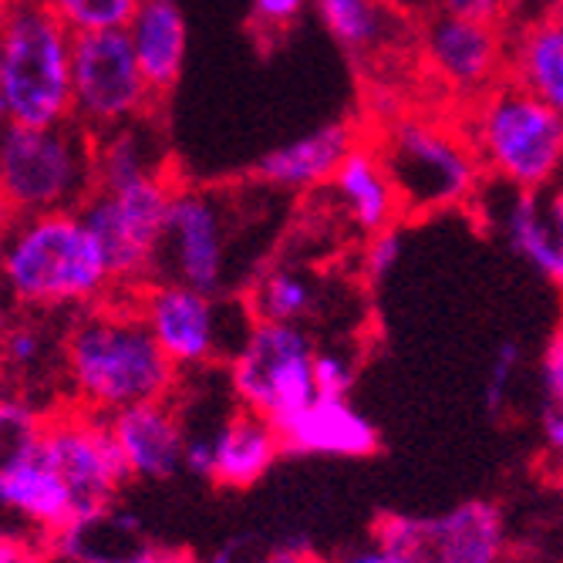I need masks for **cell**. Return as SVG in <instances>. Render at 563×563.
<instances>
[{
	"label": "cell",
	"instance_id": "6",
	"mask_svg": "<svg viewBox=\"0 0 563 563\" xmlns=\"http://www.w3.org/2000/svg\"><path fill=\"white\" fill-rule=\"evenodd\" d=\"M398 186L405 213H435L470 202L486 169L463 132L426 115H395L375 142Z\"/></svg>",
	"mask_w": 563,
	"mask_h": 563
},
{
	"label": "cell",
	"instance_id": "13",
	"mask_svg": "<svg viewBox=\"0 0 563 563\" xmlns=\"http://www.w3.org/2000/svg\"><path fill=\"white\" fill-rule=\"evenodd\" d=\"M375 537L416 563H506L509 556L506 520L486 499L459 503L439 517L388 514L375 523Z\"/></svg>",
	"mask_w": 563,
	"mask_h": 563
},
{
	"label": "cell",
	"instance_id": "43",
	"mask_svg": "<svg viewBox=\"0 0 563 563\" xmlns=\"http://www.w3.org/2000/svg\"><path fill=\"white\" fill-rule=\"evenodd\" d=\"M14 4H21V0H0V11H8V8H14Z\"/></svg>",
	"mask_w": 563,
	"mask_h": 563
},
{
	"label": "cell",
	"instance_id": "29",
	"mask_svg": "<svg viewBox=\"0 0 563 563\" xmlns=\"http://www.w3.org/2000/svg\"><path fill=\"white\" fill-rule=\"evenodd\" d=\"M75 34L129 27L139 0H44Z\"/></svg>",
	"mask_w": 563,
	"mask_h": 563
},
{
	"label": "cell",
	"instance_id": "10",
	"mask_svg": "<svg viewBox=\"0 0 563 563\" xmlns=\"http://www.w3.org/2000/svg\"><path fill=\"white\" fill-rule=\"evenodd\" d=\"M159 95L152 91L125 27L75 34L71 55V119L91 135L156 115Z\"/></svg>",
	"mask_w": 563,
	"mask_h": 563
},
{
	"label": "cell",
	"instance_id": "27",
	"mask_svg": "<svg viewBox=\"0 0 563 563\" xmlns=\"http://www.w3.org/2000/svg\"><path fill=\"white\" fill-rule=\"evenodd\" d=\"M62 334L51 331L47 314L24 311V318L0 328V372L11 375L14 382H34L58 368L65 375L62 362Z\"/></svg>",
	"mask_w": 563,
	"mask_h": 563
},
{
	"label": "cell",
	"instance_id": "35",
	"mask_svg": "<svg viewBox=\"0 0 563 563\" xmlns=\"http://www.w3.org/2000/svg\"><path fill=\"white\" fill-rule=\"evenodd\" d=\"M307 0H250L253 21L264 31H287L294 21H300Z\"/></svg>",
	"mask_w": 563,
	"mask_h": 563
},
{
	"label": "cell",
	"instance_id": "24",
	"mask_svg": "<svg viewBox=\"0 0 563 563\" xmlns=\"http://www.w3.org/2000/svg\"><path fill=\"white\" fill-rule=\"evenodd\" d=\"M148 547L135 517L115 514V506L71 520L58 537L55 550L71 563H132Z\"/></svg>",
	"mask_w": 563,
	"mask_h": 563
},
{
	"label": "cell",
	"instance_id": "33",
	"mask_svg": "<svg viewBox=\"0 0 563 563\" xmlns=\"http://www.w3.org/2000/svg\"><path fill=\"white\" fill-rule=\"evenodd\" d=\"M398 264H401V240H398L395 230H385V233L368 236L365 253H362V274L372 284H382Z\"/></svg>",
	"mask_w": 563,
	"mask_h": 563
},
{
	"label": "cell",
	"instance_id": "8",
	"mask_svg": "<svg viewBox=\"0 0 563 563\" xmlns=\"http://www.w3.org/2000/svg\"><path fill=\"white\" fill-rule=\"evenodd\" d=\"M176 186L179 183L169 169H163L122 186H95L78 207L98 243L106 246L122 297L139 290L159 271V246Z\"/></svg>",
	"mask_w": 563,
	"mask_h": 563
},
{
	"label": "cell",
	"instance_id": "41",
	"mask_svg": "<svg viewBox=\"0 0 563 563\" xmlns=\"http://www.w3.org/2000/svg\"><path fill=\"white\" fill-rule=\"evenodd\" d=\"M391 4H398L401 11H416V14H422V11L432 8V0H391Z\"/></svg>",
	"mask_w": 563,
	"mask_h": 563
},
{
	"label": "cell",
	"instance_id": "48",
	"mask_svg": "<svg viewBox=\"0 0 563 563\" xmlns=\"http://www.w3.org/2000/svg\"><path fill=\"white\" fill-rule=\"evenodd\" d=\"M0 294H4V290H0Z\"/></svg>",
	"mask_w": 563,
	"mask_h": 563
},
{
	"label": "cell",
	"instance_id": "37",
	"mask_svg": "<svg viewBox=\"0 0 563 563\" xmlns=\"http://www.w3.org/2000/svg\"><path fill=\"white\" fill-rule=\"evenodd\" d=\"M334 563H416V560L408 556L405 550H398V547H391V543H385V540L375 537L365 547H354V550L341 553Z\"/></svg>",
	"mask_w": 563,
	"mask_h": 563
},
{
	"label": "cell",
	"instance_id": "19",
	"mask_svg": "<svg viewBox=\"0 0 563 563\" xmlns=\"http://www.w3.org/2000/svg\"><path fill=\"white\" fill-rule=\"evenodd\" d=\"M284 449L300 455L365 459L378 452V429L357 412L347 395H318L311 405L280 426Z\"/></svg>",
	"mask_w": 563,
	"mask_h": 563
},
{
	"label": "cell",
	"instance_id": "38",
	"mask_svg": "<svg viewBox=\"0 0 563 563\" xmlns=\"http://www.w3.org/2000/svg\"><path fill=\"white\" fill-rule=\"evenodd\" d=\"M540 435H543V449L560 459L563 455V401H547L543 416H540Z\"/></svg>",
	"mask_w": 563,
	"mask_h": 563
},
{
	"label": "cell",
	"instance_id": "20",
	"mask_svg": "<svg viewBox=\"0 0 563 563\" xmlns=\"http://www.w3.org/2000/svg\"><path fill=\"white\" fill-rule=\"evenodd\" d=\"M499 227L509 250L563 290V210L556 189H509Z\"/></svg>",
	"mask_w": 563,
	"mask_h": 563
},
{
	"label": "cell",
	"instance_id": "36",
	"mask_svg": "<svg viewBox=\"0 0 563 563\" xmlns=\"http://www.w3.org/2000/svg\"><path fill=\"white\" fill-rule=\"evenodd\" d=\"M540 375H543V395H547V401H563V324H560V331L550 338V344L543 351Z\"/></svg>",
	"mask_w": 563,
	"mask_h": 563
},
{
	"label": "cell",
	"instance_id": "18",
	"mask_svg": "<svg viewBox=\"0 0 563 563\" xmlns=\"http://www.w3.org/2000/svg\"><path fill=\"white\" fill-rule=\"evenodd\" d=\"M354 145L357 132L351 122H324L261 156L257 166H253V179L280 192H307L328 186Z\"/></svg>",
	"mask_w": 563,
	"mask_h": 563
},
{
	"label": "cell",
	"instance_id": "11",
	"mask_svg": "<svg viewBox=\"0 0 563 563\" xmlns=\"http://www.w3.org/2000/svg\"><path fill=\"white\" fill-rule=\"evenodd\" d=\"M233 207L223 192L176 186L156 277H169L207 294L230 290Z\"/></svg>",
	"mask_w": 563,
	"mask_h": 563
},
{
	"label": "cell",
	"instance_id": "16",
	"mask_svg": "<svg viewBox=\"0 0 563 563\" xmlns=\"http://www.w3.org/2000/svg\"><path fill=\"white\" fill-rule=\"evenodd\" d=\"M119 452L135 479H173L186 459V419L173 398L139 401L109 416Z\"/></svg>",
	"mask_w": 563,
	"mask_h": 563
},
{
	"label": "cell",
	"instance_id": "22",
	"mask_svg": "<svg viewBox=\"0 0 563 563\" xmlns=\"http://www.w3.org/2000/svg\"><path fill=\"white\" fill-rule=\"evenodd\" d=\"M506 75L563 115V8L553 0L509 31Z\"/></svg>",
	"mask_w": 563,
	"mask_h": 563
},
{
	"label": "cell",
	"instance_id": "12",
	"mask_svg": "<svg viewBox=\"0 0 563 563\" xmlns=\"http://www.w3.org/2000/svg\"><path fill=\"white\" fill-rule=\"evenodd\" d=\"M37 445L65 476L75 496L78 517L115 506L122 486L132 479L125 459L119 452V442L112 435L109 416L88 412L81 405L47 416Z\"/></svg>",
	"mask_w": 563,
	"mask_h": 563
},
{
	"label": "cell",
	"instance_id": "7",
	"mask_svg": "<svg viewBox=\"0 0 563 563\" xmlns=\"http://www.w3.org/2000/svg\"><path fill=\"white\" fill-rule=\"evenodd\" d=\"M129 300L179 372H202L217 362H230L257 321L246 297L207 294L169 277L145 280Z\"/></svg>",
	"mask_w": 563,
	"mask_h": 563
},
{
	"label": "cell",
	"instance_id": "30",
	"mask_svg": "<svg viewBox=\"0 0 563 563\" xmlns=\"http://www.w3.org/2000/svg\"><path fill=\"white\" fill-rule=\"evenodd\" d=\"M199 563H314V560L300 543L271 540L264 533H243V537L220 543L207 560H199Z\"/></svg>",
	"mask_w": 563,
	"mask_h": 563
},
{
	"label": "cell",
	"instance_id": "44",
	"mask_svg": "<svg viewBox=\"0 0 563 563\" xmlns=\"http://www.w3.org/2000/svg\"><path fill=\"white\" fill-rule=\"evenodd\" d=\"M556 199H560V210H563V179H560V186H556Z\"/></svg>",
	"mask_w": 563,
	"mask_h": 563
},
{
	"label": "cell",
	"instance_id": "9",
	"mask_svg": "<svg viewBox=\"0 0 563 563\" xmlns=\"http://www.w3.org/2000/svg\"><path fill=\"white\" fill-rule=\"evenodd\" d=\"M318 344L303 324L253 321L246 341L227 362V382L236 405L287 426L321 391L314 382Z\"/></svg>",
	"mask_w": 563,
	"mask_h": 563
},
{
	"label": "cell",
	"instance_id": "39",
	"mask_svg": "<svg viewBox=\"0 0 563 563\" xmlns=\"http://www.w3.org/2000/svg\"><path fill=\"white\" fill-rule=\"evenodd\" d=\"M132 563H199V560H192L183 550H169V547H145Z\"/></svg>",
	"mask_w": 563,
	"mask_h": 563
},
{
	"label": "cell",
	"instance_id": "21",
	"mask_svg": "<svg viewBox=\"0 0 563 563\" xmlns=\"http://www.w3.org/2000/svg\"><path fill=\"white\" fill-rule=\"evenodd\" d=\"M284 449L280 429L250 408L236 405L213 429V479L223 489H250L261 483Z\"/></svg>",
	"mask_w": 563,
	"mask_h": 563
},
{
	"label": "cell",
	"instance_id": "46",
	"mask_svg": "<svg viewBox=\"0 0 563 563\" xmlns=\"http://www.w3.org/2000/svg\"><path fill=\"white\" fill-rule=\"evenodd\" d=\"M553 4H556V8H563V0H553Z\"/></svg>",
	"mask_w": 563,
	"mask_h": 563
},
{
	"label": "cell",
	"instance_id": "17",
	"mask_svg": "<svg viewBox=\"0 0 563 563\" xmlns=\"http://www.w3.org/2000/svg\"><path fill=\"white\" fill-rule=\"evenodd\" d=\"M328 186H331L334 202L341 207V217L365 240L375 233L395 230L398 217H405L398 186L382 159L378 145L357 142Z\"/></svg>",
	"mask_w": 563,
	"mask_h": 563
},
{
	"label": "cell",
	"instance_id": "28",
	"mask_svg": "<svg viewBox=\"0 0 563 563\" xmlns=\"http://www.w3.org/2000/svg\"><path fill=\"white\" fill-rule=\"evenodd\" d=\"M44 419L24 395H0V479L34 452Z\"/></svg>",
	"mask_w": 563,
	"mask_h": 563
},
{
	"label": "cell",
	"instance_id": "4",
	"mask_svg": "<svg viewBox=\"0 0 563 563\" xmlns=\"http://www.w3.org/2000/svg\"><path fill=\"white\" fill-rule=\"evenodd\" d=\"M486 176L509 189H556L563 179V115L514 78L470 101L463 122Z\"/></svg>",
	"mask_w": 563,
	"mask_h": 563
},
{
	"label": "cell",
	"instance_id": "14",
	"mask_svg": "<svg viewBox=\"0 0 563 563\" xmlns=\"http://www.w3.org/2000/svg\"><path fill=\"white\" fill-rule=\"evenodd\" d=\"M419 51L432 78L470 106L506 78L509 31L506 24L429 8L419 14Z\"/></svg>",
	"mask_w": 563,
	"mask_h": 563
},
{
	"label": "cell",
	"instance_id": "34",
	"mask_svg": "<svg viewBox=\"0 0 563 563\" xmlns=\"http://www.w3.org/2000/svg\"><path fill=\"white\" fill-rule=\"evenodd\" d=\"M432 8L445 14H459V18H473V21L506 24L509 11L517 8V0H432Z\"/></svg>",
	"mask_w": 563,
	"mask_h": 563
},
{
	"label": "cell",
	"instance_id": "32",
	"mask_svg": "<svg viewBox=\"0 0 563 563\" xmlns=\"http://www.w3.org/2000/svg\"><path fill=\"white\" fill-rule=\"evenodd\" d=\"M314 382L321 395H347L354 385V362L351 354L338 347H318L314 354Z\"/></svg>",
	"mask_w": 563,
	"mask_h": 563
},
{
	"label": "cell",
	"instance_id": "5",
	"mask_svg": "<svg viewBox=\"0 0 563 563\" xmlns=\"http://www.w3.org/2000/svg\"><path fill=\"white\" fill-rule=\"evenodd\" d=\"M91 189L95 135L85 125H0V196L14 217L78 210Z\"/></svg>",
	"mask_w": 563,
	"mask_h": 563
},
{
	"label": "cell",
	"instance_id": "40",
	"mask_svg": "<svg viewBox=\"0 0 563 563\" xmlns=\"http://www.w3.org/2000/svg\"><path fill=\"white\" fill-rule=\"evenodd\" d=\"M0 563H27V547L8 533H0Z\"/></svg>",
	"mask_w": 563,
	"mask_h": 563
},
{
	"label": "cell",
	"instance_id": "15",
	"mask_svg": "<svg viewBox=\"0 0 563 563\" xmlns=\"http://www.w3.org/2000/svg\"><path fill=\"white\" fill-rule=\"evenodd\" d=\"M0 517L18 520L24 547H31V540L55 547V537L78 517L65 476L41 452V445H34V452L0 479Z\"/></svg>",
	"mask_w": 563,
	"mask_h": 563
},
{
	"label": "cell",
	"instance_id": "23",
	"mask_svg": "<svg viewBox=\"0 0 563 563\" xmlns=\"http://www.w3.org/2000/svg\"><path fill=\"white\" fill-rule=\"evenodd\" d=\"M125 31L132 37L135 58L152 91L166 98L183 78L186 51H189V31L179 4L176 0H139Z\"/></svg>",
	"mask_w": 563,
	"mask_h": 563
},
{
	"label": "cell",
	"instance_id": "42",
	"mask_svg": "<svg viewBox=\"0 0 563 563\" xmlns=\"http://www.w3.org/2000/svg\"><path fill=\"white\" fill-rule=\"evenodd\" d=\"M11 220H14V213L8 210V202H4V196H0V236H4V230L11 227Z\"/></svg>",
	"mask_w": 563,
	"mask_h": 563
},
{
	"label": "cell",
	"instance_id": "26",
	"mask_svg": "<svg viewBox=\"0 0 563 563\" xmlns=\"http://www.w3.org/2000/svg\"><path fill=\"white\" fill-rule=\"evenodd\" d=\"M246 303L257 321H287V324H303L307 318L318 314L321 307V290L314 277L294 267H267L264 274L253 277L246 290Z\"/></svg>",
	"mask_w": 563,
	"mask_h": 563
},
{
	"label": "cell",
	"instance_id": "2",
	"mask_svg": "<svg viewBox=\"0 0 563 563\" xmlns=\"http://www.w3.org/2000/svg\"><path fill=\"white\" fill-rule=\"evenodd\" d=\"M0 290L34 314H75L119 297L106 246L81 210L14 217L0 236Z\"/></svg>",
	"mask_w": 563,
	"mask_h": 563
},
{
	"label": "cell",
	"instance_id": "25",
	"mask_svg": "<svg viewBox=\"0 0 563 563\" xmlns=\"http://www.w3.org/2000/svg\"><path fill=\"white\" fill-rule=\"evenodd\" d=\"M328 34L351 55H375L391 37L398 4L391 0H314Z\"/></svg>",
	"mask_w": 563,
	"mask_h": 563
},
{
	"label": "cell",
	"instance_id": "1",
	"mask_svg": "<svg viewBox=\"0 0 563 563\" xmlns=\"http://www.w3.org/2000/svg\"><path fill=\"white\" fill-rule=\"evenodd\" d=\"M62 362L75 405L98 416H115L139 401L176 398L183 382L176 362L122 294L68 318Z\"/></svg>",
	"mask_w": 563,
	"mask_h": 563
},
{
	"label": "cell",
	"instance_id": "45",
	"mask_svg": "<svg viewBox=\"0 0 563 563\" xmlns=\"http://www.w3.org/2000/svg\"><path fill=\"white\" fill-rule=\"evenodd\" d=\"M556 466H560V489H563V455L556 459Z\"/></svg>",
	"mask_w": 563,
	"mask_h": 563
},
{
	"label": "cell",
	"instance_id": "3",
	"mask_svg": "<svg viewBox=\"0 0 563 563\" xmlns=\"http://www.w3.org/2000/svg\"><path fill=\"white\" fill-rule=\"evenodd\" d=\"M75 31L44 0L0 11V119L58 125L71 119Z\"/></svg>",
	"mask_w": 563,
	"mask_h": 563
},
{
	"label": "cell",
	"instance_id": "31",
	"mask_svg": "<svg viewBox=\"0 0 563 563\" xmlns=\"http://www.w3.org/2000/svg\"><path fill=\"white\" fill-rule=\"evenodd\" d=\"M520 362H523V351L517 341H503L496 351H493V362H489V372H486V385H483V398H486V408L493 416H499L506 401H509V391H514V382H517V372H520Z\"/></svg>",
	"mask_w": 563,
	"mask_h": 563
},
{
	"label": "cell",
	"instance_id": "47",
	"mask_svg": "<svg viewBox=\"0 0 563 563\" xmlns=\"http://www.w3.org/2000/svg\"><path fill=\"white\" fill-rule=\"evenodd\" d=\"M0 125H4V119H0Z\"/></svg>",
	"mask_w": 563,
	"mask_h": 563
}]
</instances>
